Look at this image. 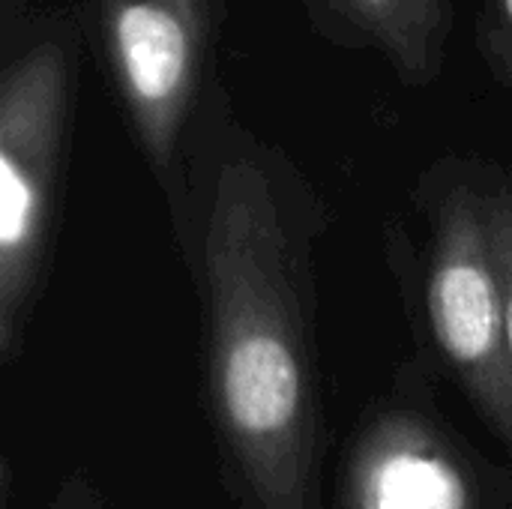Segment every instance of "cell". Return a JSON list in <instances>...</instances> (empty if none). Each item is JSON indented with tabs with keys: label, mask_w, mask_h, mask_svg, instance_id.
I'll return each instance as SVG.
<instances>
[{
	"label": "cell",
	"mask_w": 512,
	"mask_h": 509,
	"mask_svg": "<svg viewBox=\"0 0 512 509\" xmlns=\"http://www.w3.org/2000/svg\"><path fill=\"white\" fill-rule=\"evenodd\" d=\"M309 234L267 171L225 162L201 270L216 426L255 509H318L321 396Z\"/></svg>",
	"instance_id": "cell-1"
},
{
	"label": "cell",
	"mask_w": 512,
	"mask_h": 509,
	"mask_svg": "<svg viewBox=\"0 0 512 509\" xmlns=\"http://www.w3.org/2000/svg\"><path fill=\"white\" fill-rule=\"evenodd\" d=\"M66 120L57 45L21 57L0 87V354L12 363L39 285Z\"/></svg>",
	"instance_id": "cell-2"
},
{
	"label": "cell",
	"mask_w": 512,
	"mask_h": 509,
	"mask_svg": "<svg viewBox=\"0 0 512 509\" xmlns=\"http://www.w3.org/2000/svg\"><path fill=\"white\" fill-rule=\"evenodd\" d=\"M426 312L438 351L477 411L512 447L507 294L480 183L456 180L435 201Z\"/></svg>",
	"instance_id": "cell-3"
},
{
	"label": "cell",
	"mask_w": 512,
	"mask_h": 509,
	"mask_svg": "<svg viewBox=\"0 0 512 509\" xmlns=\"http://www.w3.org/2000/svg\"><path fill=\"white\" fill-rule=\"evenodd\" d=\"M108 54L141 144L165 168L189 111L207 0H102Z\"/></svg>",
	"instance_id": "cell-4"
},
{
	"label": "cell",
	"mask_w": 512,
	"mask_h": 509,
	"mask_svg": "<svg viewBox=\"0 0 512 509\" xmlns=\"http://www.w3.org/2000/svg\"><path fill=\"white\" fill-rule=\"evenodd\" d=\"M354 509H486L471 462L426 414L387 411L351 459Z\"/></svg>",
	"instance_id": "cell-5"
},
{
	"label": "cell",
	"mask_w": 512,
	"mask_h": 509,
	"mask_svg": "<svg viewBox=\"0 0 512 509\" xmlns=\"http://www.w3.org/2000/svg\"><path fill=\"white\" fill-rule=\"evenodd\" d=\"M342 9L378 36L405 72H429L438 60L444 0H339Z\"/></svg>",
	"instance_id": "cell-6"
},
{
	"label": "cell",
	"mask_w": 512,
	"mask_h": 509,
	"mask_svg": "<svg viewBox=\"0 0 512 509\" xmlns=\"http://www.w3.org/2000/svg\"><path fill=\"white\" fill-rule=\"evenodd\" d=\"M480 195H483L492 249H495L498 270L504 279V294H507V336H510L512 360V183L507 180L480 183Z\"/></svg>",
	"instance_id": "cell-7"
},
{
	"label": "cell",
	"mask_w": 512,
	"mask_h": 509,
	"mask_svg": "<svg viewBox=\"0 0 512 509\" xmlns=\"http://www.w3.org/2000/svg\"><path fill=\"white\" fill-rule=\"evenodd\" d=\"M51 509H105V507H102V501H99V492H96L90 483H84V480H69V483L60 489V495H57V501H54V507Z\"/></svg>",
	"instance_id": "cell-8"
},
{
	"label": "cell",
	"mask_w": 512,
	"mask_h": 509,
	"mask_svg": "<svg viewBox=\"0 0 512 509\" xmlns=\"http://www.w3.org/2000/svg\"><path fill=\"white\" fill-rule=\"evenodd\" d=\"M498 9H501V21L507 24V30L512 33V0H498Z\"/></svg>",
	"instance_id": "cell-9"
}]
</instances>
